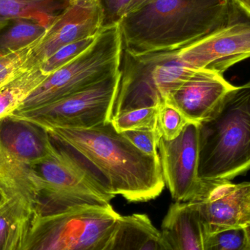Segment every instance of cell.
I'll list each match as a JSON object with an SVG mask.
<instances>
[{"mask_svg":"<svg viewBox=\"0 0 250 250\" xmlns=\"http://www.w3.org/2000/svg\"><path fill=\"white\" fill-rule=\"evenodd\" d=\"M53 143L64 150L108 195L128 202H147L160 196L165 181L160 158L134 146L111 122L89 129H45Z\"/></svg>","mask_w":250,"mask_h":250,"instance_id":"cell-1","label":"cell"},{"mask_svg":"<svg viewBox=\"0 0 250 250\" xmlns=\"http://www.w3.org/2000/svg\"><path fill=\"white\" fill-rule=\"evenodd\" d=\"M237 7L229 0H156L119 22L123 49L134 55L179 49L227 24Z\"/></svg>","mask_w":250,"mask_h":250,"instance_id":"cell-2","label":"cell"},{"mask_svg":"<svg viewBox=\"0 0 250 250\" xmlns=\"http://www.w3.org/2000/svg\"><path fill=\"white\" fill-rule=\"evenodd\" d=\"M250 170V81L236 86L199 124L198 176L230 182Z\"/></svg>","mask_w":250,"mask_h":250,"instance_id":"cell-3","label":"cell"},{"mask_svg":"<svg viewBox=\"0 0 250 250\" xmlns=\"http://www.w3.org/2000/svg\"><path fill=\"white\" fill-rule=\"evenodd\" d=\"M54 150L42 126L13 117L0 121V191L6 199L20 200L40 214L41 192L34 166Z\"/></svg>","mask_w":250,"mask_h":250,"instance_id":"cell-4","label":"cell"},{"mask_svg":"<svg viewBox=\"0 0 250 250\" xmlns=\"http://www.w3.org/2000/svg\"><path fill=\"white\" fill-rule=\"evenodd\" d=\"M196 70L180 60L178 49L138 55L123 49L111 118L130 110L160 107Z\"/></svg>","mask_w":250,"mask_h":250,"instance_id":"cell-5","label":"cell"},{"mask_svg":"<svg viewBox=\"0 0 250 250\" xmlns=\"http://www.w3.org/2000/svg\"><path fill=\"white\" fill-rule=\"evenodd\" d=\"M122 217L112 206L37 215L20 250H104Z\"/></svg>","mask_w":250,"mask_h":250,"instance_id":"cell-6","label":"cell"},{"mask_svg":"<svg viewBox=\"0 0 250 250\" xmlns=\"http://www.w3.org/2000/svg\"><path fill=\"white\" fill-rule=\"evenodd\" d=\"M122 52L123 41L119 23L103 28L87 49L49 74L17 111L48 105L117 74Z\"/></svg>","mask_w":250,"mask_h":250,"instance_id":"cell-7","label":"cell"},{"mask_svg":"<svg viewBox=\"0 0 250 250\" xmlns=\"http://www.w3.org/2000/svg\"><path fill=\"white\" fill-rule=\"evenodd\" d=\"M54 146L52 154L34 166L41 192L38 215L111 206L114 197L101 189L64 150Z\"/></svg>","mask_w":250,"mask_h":250,"instance_id":"cell-8","label":"cell"},{"mask_svg":"<svg viewBox=\"0 0 250 250\" xmlns=\"http://www.w3.org/2000/svg\"><path fill=\"white\" fill-rule=\"evenodd\" d=\"M120 72L80 92L48 105L16 111L10 117L26 120L42 126L89 129L111 122L118 90Z\"/></svg>","mask_w":250,"mask_h":250,"instance_id":"cell-9","label":"cell"},{"mask_svg":"<svg viewBox=\"0 0 250 250\" xmlns=\"http://www.w3.org/2000/svg\"><path fill=\"white\" fill-rule=\"evenodd\" d=\"M159 156L165 184L176 202H193L202 198L211 182L198 176L199 124L189 123L171 141L160 138Z\"/></svg>","mask_w":250,"mask_h":250,"instance_id":"cell-10","label":"cell"},{"mask_svg":"<svg viewBox=\"0 0 250 250\" xmlns=\"http://www.w3.org/2000/svg\"><path fill=\"white\" fill-rule=\"evenodd\" d=\"M236 15L229 23L198 41L178 49L179 58L195 69L223 74L250 57V21Z\"/></svg>","mask_w":250,"mask_h":250,"instance_id":"cell-11","label":"cell"},{"mask_svg":"<svg viewBox=\"0 0 250 250\" xmlns=\"http://www.w3.org/2000/svg\"><path fill=\"white\" fill-rule=\"evenodd\" d=\"M104 28V13L98 0H71L57 16L34 48V62L42 64L59 49L96 36Z\"/></svg>","mask_w":250,"mask_h":250,"instance_id":"cell-12","label":"cell"},{"mask_svg":"<svg viewBox=\"0 0 250 250\" xmlns=\"http://www.w3.org/2000/svg\"><path fill=\"white\" fill-rule=\"evenodd\" d=\"M192 204L203 232L214 233L250 223V182H214L205 195Z\"/></svg>","mask_w":250,"mask_h":250,"instance_id":"cell-13","label":"cell"},{"mask_svg":"<svg viewBox=\"0 0 250 250\" xmlns=\"http://www.w3.org/2000/svg\"><path fill=\"white\" fill-rule=\"evenodd\" d=\"M236 88L221 73L197 69L169 94L166 103L176 107L190 123L200 124L208 118Z\"/></svg>","mask_w":250,"mask_h":250,"instance_id":"cell-14","label":"cell"},{"mask_svg":"<svg viewBox=\"0 0 250 250\" xmlns=\"http://www.w3.org/2000/svg\"><path fill=\"white\" fill-rule=\"evenodd\" d=\"M161 231L176 250H204L202 225L191 203L170 205L162 223Z\"/></svg>","mask_w":250,"mask_h":250,"instance_id":"cell-15","label":"cell"},{"mask_svg":"<svg viewBox=\"0 0 250 250\" xmlns=\"http://www.w3.org/2000/svg\"><path fill=\"white\" fill-rule=\"evenodd\" d=\"M36 215L26 203L7 199L0 207V250H20Z\"/></svg>","mask_w":250,"mask_h":250,"instance_id":"cell-16","label":"cell"},{"mask_svg":"<svg viewBox=\"0 0 250 250\" xmlns=\"http://www.w3.org/2000/svg\"><path fill=\"white\" fill-rule=\"evenodd\" d=\"M71 0H0V31L19 18L35 19L46 26Z\"/></svg>","mask_w":250,"mask_h":250,"instance_id":"cell-17","label":"cell"},{"mask_svg":"<svg viewBox=\"0 0 250 250\" xmlns=\"http://www.w3.org/2000/svg\"><path fill=\"white\" fill-rule=\"evenodd\" d=\"M49 74L39 66L31 69L0 89V121L13 115Z\"/></svg>","mask_w":250,"mask_h":250,"instance_id":"cell-18","label":"cell"},{"mask_svg":"<svg viewBox=\"0 0 250 250\" xmlns=\"http://www.w3.org/2000/svg\"><path fill=\"white\" fill-rule=\"evenodd\" d=\"M156 230L146 214L123 216L115 234L104 250H139Z\"/></svg>","mask_w":250,"mask_h":250,"instance_id":"cell-19","label":"cell"},{"mask_svg":"<svg viewBox=\"0 0 250 250\" xmlns=\"http://www.w3.org/2000/svg\"><path fill=\"white\" fill-rule=\"evenodd\" d=\"M48 26L29 18H19L0 31V57L19 51L39 41Z\"/></svg>","mask_w":250,"mask_h":250,"instance_id":"cell-20","label":"cell"},{"mask_svg":"<svg viewBox=\"0 0 250 250\" xmlns=\"http://www.w3.org/2000/svg\"><path fill=\"white\" fill-rule=\"evenodd\" d=\"M37 42L19 51L0 57V89L26 72L38 67L34 62Z\"/></svg>","mask_w":250,"mask_h":250,"instance_id":"cell-21","label":"cell"},{"mask_svg":"<svg viewBox=\"0 0 250 250\" xmlns=\"http://www.w3.org/2000/svg\"><path fill=\"white\" fill-rule=\"evenodd\" d=\"M204 250H250L245 226L214 233L203 232Z\"/></svg>","mask_w":250,"mask_h":250,"instance_id":"cell-22","label":"cell"},{"mask_svg":"<svg viewBox=\"0 0 250 250\" xmlns=\"http://www.w3.org/2000/svg\"><path fill=\"white\" fill-rule=\"evenodd\" d=\"M159 107L137 108L114 116L111 123L119 132L157 128Z\"/></svg>","mask_w":250,"mask_h":250,"instance_id":"cell-23","label":"cell"},{"mask_svg":"<svg viewBox=\"0 0 250 250\" xmlns=\"http://www.w3.org/2000/svg\"><path fill=\"white\" fill-rule=\"evenodd\" d=\"M189 123L173 105L166 102L159 107L157 127L164 139L171 141L177 138Z\"/></svg>","mask_w":250,"mask_h":250,"instance_id":"cell-24","label":"cell"},{"mask_svg":"<svg viewBox=\"0 0 250 250\" xmlns=\"http://www.w3.org/2000/svg\"><path fill=\"white\" fill-rule=\"evenodd\" d=\"M97 35L85 38L62 47L48 60L40 64V68L46 74H51L74 60L79 54L87 49L93 43Z\"/></svg>","mask_w":250,"mask_h":250,"instance_id":"cell-25","label":"cell"},{"mask_svg":"<svg viewBox=\"0 0 250 250\" xmlns=\"http://www.w3.org/2000/svg\"><path fill=\"white\" fill-rule=\"evenodd\" d=\"M122 133L134 146L144 154L160 158L157 146L162 137L157 127L153 129L126 131Z\"/></svg>","mask_w":250,"mask_h":250,"instance_id":"cell-26","label":"cell"},{"mask_svg":"<svg viewBox=\"0 0 250 250\" xmlns=\"http://www.w3.org/2000/svg\"><path fill=\"white\" fill-rule=\"evenodd\" d=\"M104 13V27L117 24L125 16L131 0H98Z\"/></svg>","mask_w":250,"mask_h":250,"instance_id":"cell-27","label":"cell"},{"mask_svg":"<svg viewBox=\"0 0 250 250\" xmlns=\"http://www.w3.org/2000/svg\"><path fill=\"white\" fill-rule=\"evenodd\" d=\"M139 250H176L158 229L150 235Z\"/></svg>","mask_w":250,"mask_h":250,"instance_id":"cell-28","label":"cell"},{"mask_svg":"<svg viewBox=\"0 0 250 250\" xmlns=\"http://www.w3.org/2000/svg\"><path fill=\"white\" fill-rule=\"evenodd\" d=\"M156 0H131L129 4L126 7L125 16L130 13H135L144 7L151 4V3L155 1Z\"/></svg>","mask_w":250,"mask_h":250,"instance_id":"cell-29","label":"cell"},{"mask_svg":"<svg viewBox=\"0 0 250 250\" xmlns=\"http://www.w3.org/2000/svg\"><path fill=\"white\" fill-rule=\"evenodd\" d=\"M236 4L250 17V0H229Z\"/></svg>","mask_w":250,"mask_h":250,"instance_id":"cell-30","label":"cell"},{"mask_svg":"<svg viewBox=\"0 0 250 250\" xmlns=\"http://www.w3.org/2000/svg\"><path fill=\"white\" fill-rule=\"evenodd\" d=\"M6 201H7V199H6L4 195H3L2 192L0 191V207H1V205H3V204L5 203Z\"/></svg>","mask_w":250,"mask_h":250,"instance_id":"cell-31","label":"cell"},{"mask_svg":"<svg viewBox=\"0 0 250 250\" xmlns=\"http://www.w3.org/2000/svg\"><path fill=\"white\" fill-rule=\"evenodd\" d=\"M245 229H246L247 234H248V239H249V242L250 245V223L245 226Z\"/></svg>","mask_w":250,"mask_h":250,"instance_id":"cell-32","label":"cell"}]
</instances>
